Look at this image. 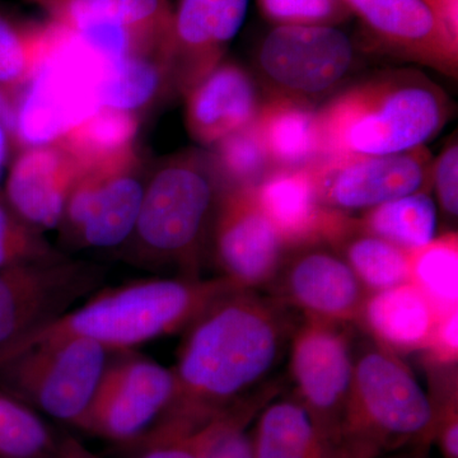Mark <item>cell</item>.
Wrapping results in <instances>:
<instances>
[{"instance_id": "1", "label": "cell", "mask_w": 458, "mask_h": 458, "mask_svg": "<svg viewBox=\"0 0 458 458\" xmlns=\"http://www.w3.org/2000/svg\"><path fill=\"white\" fill-rule=\"evenodd\" d=\"M303 316L259 291L238 288L188 328L174 370L176 390L156 424L195 423L243 401L276 394L271 381Z\"/></svg>"}, {"instance_id": "20", "label": "cell", "mask_w": 458, "mask_h": 458, "mask_svg": "<svg viewBox=\"0 0 458 458\" xmlns=\"http://www.w3.org/2000/svg\"><path fill=\"white\" fill-rule=\"evenodd\" d=\"M183 98L186 128L205 149L254 123L262 104L254 77L229 60L219 63Z\"/></svg>"}, {"instance_id": "22", "label": "cell", "mask_w": 458, "mask_h": 458, "mask_svg": "<svg viewBox=\"0 0 458 458\" xmlns=\"http://www.w3.org/2000/svg\"><path fill=\"white\" fill-rule=\"evenodd\" d=\"M439 311L414 283L370 293L357 327L394 352L427 351Z\"/></svg>"}, {"instance_id": "43", "label": "cell", "mask_w": 458, "mask_h": 458, "mask_svg": "<svg viewBox=\"0 0 458 458\" xmlns=\"http://www.w3.org/2000/svg\"><path fill=\"white\" fill-rule=\"evenodd\" d=\"M11 147V135H9L7 129L0 123V174H2L3 167H4L5 161H7Z\"/></svg>"}, {"instance_id": "34", "label": "cell", "mask_w": 458, "mask_h": 458, "mask_svg": "<svg viewBox=\"0 0 458 458\" xmlns=\"http://www.w3.org/2000/svg\"><path fill=\"white\" fill-rule=\"evenodd\" d=\"M65 258L0 197V269Z\"/></svg>"}, {"instance_id": "4", "label": "cell", "mask_w": 458, "mask_h": 458, "mask_svg": "<svg viewBox=\"0 0 458 458\" xmlns=\"http://www.w3.org/2000/svg\"><path fill=\"white\" fill-rule=\"evenodd\" d=\"M225 181L205 148L165 157L148 171L134 231L132 258L153 267H174L183 278H200Z\"/></svg>"}, {"instance_id": "45", "label": "cell", "mask_w": 458, "mask_h": 458, "mask_svg": "<svg viewBox=\"0 0 458 458\" xmlns=\"http://www.w3.org/2000/svg\"><path fill=\"white\" fill-rule=\"evenodd\" d=\"M32 4L38 5L41 9H44L45 12H49L50 9L56 7L60 3L65 2V0H29Z\"/></svg>"}, {"instance_id": "23", "label": "cell", "mask_w": 458, "mask_h": 458, "mask_svg": "<svg viewBox=\"0 0 458 458\" xmlns=\"http://www.w3.org/2000/svg\"><path fill=\"white\" fill-rule=\"evenodd\" d=\"M255 458H348L294 396L269 401L251 432Z\"/></svg>"}, {"instance_id": "18", "label": "cell", "mask_w": 458, "mask_h": 458, "mask_svg": "<svg viewBox=\"0 0 458 458\" xmlns=\"http://www.w3.org/2000/svg\"><path fill=\"white\" fill-rule=\"evenodd\" d=\"M377 49L457 77L458 38L423 0H344Z\"/></svg>"}, {"instance_id": "8", "label": "cell", "mask_w": 458, "mask_h": 458, "mask_svg": "<svg viewBox=\"0 0 458 458\" xmlns=\"http://www.w3.org/2000/svg\"><path fill=\"white\" fill-rule=\"evenodd\" d=\"M148 171L138 147L83 168L57 227L63 243L81 250L125 245L137 223Z\"/></svg>"}, {"instance_id": "19", "label": "cell", "mask_w": 458, "mask_h": 458, "mask_svg": "<svg viewBox=\"0 0 458 458\" xmlns=\"http://www.w3.org/2000/svg\"><path fill=\"white\" fill-rule=\"evenodd\" d=\"M82 170L63 144L23 148L9 171L3 198L32 227L55 229Z\"/></svg>"}, {"instance_id": "14", "label": "cell", "mask_w": 458, "mask_h": 458, "mask_svg": "<svg viewBox=\"0 0 458 458\" xmlns=\"http://www.w3.org/2000/svg\"><path fill=\"white\" fill-rule=\"evenodd\" d=\"M104 279L102 267L66 256L0 269V348L78 306Z\"/></svg>"}, {"instance_id": "11", "label": "cell", "mask_w": 458, "mask_h": 458, "mask_svg": "<svg viewBox=\"0 0 458 458\" xmlns=\"http://www.w3.org/2000/svg\"><path fill=\"white\" fill-rule=\"evenodd\" d=\"M174 370L140 355L110 361L74 427L113 442L141 438L171 405Z\"/></svg>"}, {"instance_id": "38", "label": "cell", "mask_w": 458, "mask_h": 458, "mask_svg": "<svg viewBox=\"0 0 458 458\" xmlns=\"http://www.w3.org/2000/svg\"><path fill=\"white\" fill-rule=\"evenodd\" d=\"M458 307L439 312L432 342L428 346L430 361L437 366H454L458 354Z\"/></svg>"}, {"instance_id": "28", "label": "cell", "mask_w": 458, "mask_h": 458, "mask_svg": "<svg viewBox=\"0 0 458 458\" xmlns=\"http://www.w3.org/2000/svg\"><path fill=\"white\" fill-rule=\"evenodd\" d=\"M62 35L51 21L23 22L0 12V86L23 89Z\"/></svg>"}, {"instance_id": "29", "label": "cell", "mask_w": 458, "mask_h": 458, "mask_svg": "<svg viewBox=\"0 0 458 458\" xmlns=\"http://www.w3.org/2000/svg\"><path fill=\"white\" fill-rule=\"evenodd\" d=\"M140 120L132 114L98 107L56 143L63 144L86 168L138 147Z\"/></svg>"}, {"instance_id": "10", "label": "cell", "mask_w": 458, "mask_h": 458, "mask_svg": "<svg viewBox=\"0 0 458 458\" xmlns=\"http://www.w3.org/2000/svg\"><path fill=\"white\" fill-rule=\"evenodd\" d=\"M354 64V44L335 26H276L256 53L270 95L309 104L339 89Z\"/></svg>"}, {"instance_id": "15", "label": "cell", "mask_w": 458, "mask_h": 458, "mask_svg": "<svg viewBox=\"0 0 458 458\" xmlns=\"http://www.w3.org/2000/svg\"><path fill=\"white\" fill-rule=\"evenodd\" d=\"M286 247L260 205L254 189H227L214 216L208 252L222 276L242 289L270 288Z\"/></svg>"}, {"instance_id": "39", "label": "cell", "mask_w": 458, "mask_h": 458, "mask_svg": "<svg viewBox=\"0 0 458 458\" xmlns=\"http://www.w3.org/2000/svg\"><path fill=\"white\" fill-rule=\"evenodd\" d=\"M208 458H255L251 432L242 428L227 434L216 443Z\"/></svg>"}, {"instance_id": "9", "label": "cell", "mask_w": 458, "mask_h": 458, "mask_svg": "<svg viewBox=\"0 0 458 458\" xmlns=\"http://www.w3.org/2000/svg\"><path fill=\"white\" fill-rule=\"evenodd\" d=\"M357 325L303 318L289 345L295 399L330 441L342 445L354 379Z\"/></svg>"}, {"instance_id": "17", "label": "cell", "mask_w": 458, "mask_h": 458, "mask_svg": "<svg viewBox=\"0 0 458 458\" xmlns=\"http://www.w3.org/2000/svg\"><path fill=\"white\" fill-rule=\"evenodd\" d=\"M249 0H179L172 14L167 59L172 96L185 98L225 60L245 21Z\"/></svg>"}, {"instance_id": "25", "label": "cell", "mask_w": 458, "mask_h": 458, "mask_svg": "<svg viewBox=\"0 0 458 458\" xmlns=\"http://www.w3.org/2000/svg\"><path fill=\"white\" fill-rule=\"evenodd\" d=\"M325 243L342 256L369 293L410 282L409 251L370 233L349 214L342 213Z\"/></svg>"}, {"instance_id": "42", "label": "cell", "mask_w": 458, "mask_h": 458, "mask_svg": "<svg viewBox=\"0 0 458 458\" xmlns=\"http://www.w3.org/2000/svg\"><path fill=\"white\" fill-rule=\"evenodd\" d=\"M51 458H98L83 445L82 442L73 438V437H66L62 441L57 442L55 451H54Z\"/></svg>"}, {"instance_id": "6", "label": "cell", "mask_w": 458, "mask_h": 458, "mask_svg": "<svg viewBox=\"0 0 458 458\" xmlns=\"http://www.w3.org/2000/svg\"><path fill=\"white\" fill-rule=\"evenodd\" d=\"M104 66L98 54L63 30L55 47L23 89L14 146L23 149L56 143L95 113Z\"/></svg>"}, {"instance_id": "21", "label": "cell", "mask_w": 458, "mask_h": 458, "mask_svg": "<svg viewBox=\"0 0 458 458\" xmlns=\"http://www.w3.org/2000/svg\"><path fill=\"white\" fill-rule=\"evenodd\" d=\"M254 191L286 250L324 242L342 213L321 203L309 167L276 168Z\"/></svg>"}, {"instance_id": "12", "label": "cell", "mask_w": 458, "mask_h": 458, "mask_svg": "<svg viewBox=\"0 0 458 458\" xmlns=\"http://www.w3.org/2000/svg\"><path fill=\"white\" fill-rule=\"evenodd\" d=\"M47 14L105 64L128 56L167 55L170 0H65Z\"/></svg>"}, {"instance_id": "41", "label": "cell", "mask_w": 458, "mask_h": 458, "mask_svg": "<svg viewBox=\"0 0 458 458\" xmlns=\"http://www.w3.org/2000/svg\"><path fill=\"white\" fill-rule=\"evenodd\" d=\"M441 25L458 38V0H423Z\"/></svg>"}, {"instance_id": "30", "label": "cell", "mask_w": 458, "mask_h": 458, "mask_svg": "<svg viewBox=\"0 0 458 458\" xmlns=\"http://www.w3.org/2000/svg\"><path fill=\"white\" fill-rule=\"evenodd\" d=\"M360 221L370 233L411 251L436 238L437 207L429 192L419 191L372 208Z\"/></svg>"}, {"instance_id": "3", "label": "cell", "mask_w": 458, "mask_h": 458, "mask_svg": "<svg viewBox=\"0 0 458 458\" xmlns=\"http://www.w3.org/2000/svg\"><path fill=\"white\" fill-rule=\"evenodd\" d=\"M450 114L447 95L426 74L417 69L384 72L318 108L321 157L406 152L436 137Z\"/></svg>"}, {"instance_id": "35", "label": "cell", "mask_w": 458, "mask_h": 458, "mask_svg": "<svg viewBox=\"0 0 458 458\" xmlns=\"http://www.w3.org/2000/svg\"><path fill=\"white\" fill-rule=\"evenodd\" d=\"M258 5L276 26H336L352 16L343 0H258Z\"/></svg>"}, {"instance_id": "33", "label": "cell", "mask_w": 458, "mask_h": 458, "mask_svg": "<svg viewBox=\"0 0 458 458\" xmlns=\"http://www.w3.org/2000/svg\"><path fill=\"white\" fill-rule=\"evenodd\" d=\"M56 445L36 410L0 388V458H51Z\"/></svg>"}, {"instance_id": "24", "label": "cell", "mask_w": 458, "mask_h": 458, "mask_svg": "<svg viewBox=\"0 0 458 458\" xmlns=\"http://www.w3.org/2000/svg\"><path fill=\"white\" fill-rule=\"evenodd\" d=\"M254 123L276 168L307 167L322 155L318 110L309 102L270 95Z\"/></svg>"}, {"instance_id": "36", "label": "cell", "mask_w": 458, "mask_h": 458, "mask_svg": "<svg viewBox=\"0 0 458 458\" xmlns=\"http://www.w3.org/2000/svg\"><path fill=\"white\" fill-rule=\"evenodd\" d=\"M432 189L442 212L454 221L458 214V146L456 140L450 141L434 161Z\"/></svg>"}, {"instance_id": "27", "label": "cell", "mask_w": 458, "mask_h": 458, "mask_svg": "<svg viewBox=\"0 0 458 458\" xmlns=\"http://www.w3.org/2000/svg\"><path fill=\"white\" fill-rule=\"evenodd\" d=\"M172 96L167 55L128 56L104 66L98 86L99 107L140 117Z\"/></svg>"}, {"instance_id": "44", "label": "cell", "mask_w": 458, "mask_h": 458, "mask_svg": "<svg viewBox=\"0 0 458 458\" xmlns=\"http://www.w3.org/2000/svg\"><path fill=\"white\" fill-rule=\"evenodd\" d=\"M428 448L429 447L406 448V450L394 452V456L390 458H430Z\"/></svg>"}, {"instance_id": "40", "label": "cell", "mask_w": 458, "mask_h": 458, "mask_svg": "<svg viewBox=\"0 0 458 458\" xmlns=\"http://www.w3.org/2000/svg\"><path fill=\"white\" fill-rule=\"evenodd\" d=\"M25 89V87H23ZM23 89L20 87L0 86V123L7 129L11 140L13 138L18 106ZM13 144V141H12Z\"/></svg>"}, {"instance_id": "46", "label": "cell", "mask_w": 458, "mask_h": 458, "mask_svg": "<svg viewBox=\"0 0 458 458\" xmlns=\"http://www.w3.org/2000/svg\"><path fill=\"white\" fill-rule=\"evenodd\" d=\"M343 2H344V0H343Z\"/></svg>"}, {"instance_id": "7", "label": "cell", "mask_w": 458, "mask_h": 458, "mask_svg": "<svg viewBox=\"0 0 458 458\" xmlns=\"http://www.w3.org/2000/svg\"><path fill=\"white\" fill-rule=\"evenodd\" d=\"M107 354L98 344L77 337L36 343L0 361V388L74 426L106 369Z\"/></svg>"}, {"instance_id": "13", "label": "cell", "mask_w": 458, "mask_h": 458, "mask_svg": "<svg viewBox=\"0 0 458 458\" xmlns=\"http://www.w3.org/2000/svg\"><path fill=\"white\" fill-rule=\"evenodd\" d=\"M433 158L426 147L384 156L321 157L307 165L321 203L352 216L432 190Z\"/></svg>"}, {"instance_id": "2", "label": "cell", "mask_w": 458, "mask_h": 458, "mask_svg": "<svg viewBox=\"0 0 458 458\" xmlns=\"http://www.w3.org/2000/svg\"><path fill=\"white\" fill-rule=\"evenodd\" d=\"M238 288L225 276H176L98 291L80 307L2 346L0 361L33 344L71 337L89 340L108 352H129L185 331L213 303Z\"/></svg>"}, {"instance_id": "32", "label": "cell", "mask_w": 458, "mask_h": 458, "mask_svg": "<svg viewBox=\"0 0 458 458\" xmlns=\"http://www.w3.org/2000/svg\"><path fill=\"white\" fill-rule=\"evenodd\" d=\"M209 150L227 189H256L276 170L255 123L223 138Z\"/></svg>"}, {"instance_id": "5", "label": "cell", "mask_w": 458, "mask_h": 458, "mask_svg": "<svg viewBox=\"0 0 458 458\" xmlns=\"http://www.w3.org/2000/svg\"><path fill=\"white\" fill-rule=\"evenodd\" d=\"M437 409L396 352L369 337L355 342L354 379L342 432L348 458H379L433 443Z\"/></svg>"}, {"instance_id": "37", "label": "cell", "mask_w": 458, "mask_h": 458, "mask_svg": "<svg viewBox=\"0 0 458 458\" xmlns=\"http://www.w3.org/2000/svg\"><path fill=\"white\" fill-rule=\"evenodd\" d=\"M437 409L433 443H437L443 458H458L457 390H439L432 394Z\"/></svg>"}, {"instance_id": "26", "label": "cell", "mask_w": 458, "mask_h": 458, "mask_svg": "<svg viewBox=\"0 0 458 458\" xmlns=\"http://www.w3.org/2000/svg\"><path fill=\"white\" fill-rule=\"evenodd\" d=\"M273 396L243 401L197 423L157 424L143 438L138 458H208L227 434L247 428Z\"/></svg>"}, {"instance_id": "16", "label": "cell", "mask_w": 458, "mask_h": 458, "mask_svg": "<svg viewBox=\"0 0 458 458\" xmlns=\"http://www.w3.org/2000/svg\"><path fill=\"white\" fill-rule=\"evenodd\" d=\"M270 289L271 295L303 318L352 325H358L370 294L342 256L325 242L288 250Z\"/></svg>"}, {"instance_id": "31", "label": "cell", "mask_w": 458, "mask_h": 458, "mask_svg": "<svg viewBox=\"0 0 458 458\" xmlns=\"http://www.w3.org/2000/svg\"><path fill=\"white\" fill-rule=\"evenodd\" d=\"M410 282L439 312L458 307V236L448 232L409 251Z\"/></svg>"}]
</instances>
